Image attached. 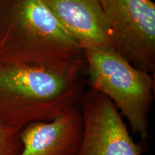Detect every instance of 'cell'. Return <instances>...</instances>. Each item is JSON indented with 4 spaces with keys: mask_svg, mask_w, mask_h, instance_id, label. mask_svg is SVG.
<instances>
[{
    "mask_svg": "<svg viewBox=\"0 0 155 155\" xmlns=\"http://www.w3.org/2000/svg\"><path fill=\"white\" fill-rule=\"evenodd\" d=\"M83 55L90 88L113 102L132 132L147 139L154 74L134 66L116 50L86 49Z\"/></svg>",
    "mask_w": 155,
    "mask_h": 155,
    "instance_id": "obj_3",
    "label": "cell"
},
{
    "mask_svg": "<svg viewBox=\"0 0 155 155\" xmlns=\"http://www.w3.org/2000/svg\"><path fill=\"white\" fill-rule=\"evenodd\" d=\"M21 129L0 119V155H19L22 150L19 138Z\"/></svg>",
    "mask_w": 155,
    "mask_h": 155,
    "instance_id": "obj_8",
    "label": "cell"
},
{
    "mask_svg": "<svg viewBox=\"0 0 155 155\" xmlns=\"http://www.w3.org/2000/svg\"><path fill=\"white\" fill-rule=\"evenodd\" d=\"M79 108L84 130L76 155H142L145 147L134 140L119 111L106 96L89 88Z\"/></svg>",
    "mask_w": 155,
    "mask_h": 155,
    "instance_id": "obj_5",
    "label": "cell"
},
{
    "mask_svg": "<svg viewBox=\"0 0 155 155\" xmlns=\"http://www.w3.org/2000/svg\"><path fill=\"white\" fill-rule=\"evenodd\" d=\"M84 57L44 0L0 2V63L45 64Z\"/></svg>",
    "mask_w": 155,
    "mask_h": 155,
    "instance_id": "obj_2",
    "label": "cell"
},
{
    "mask_svg": "<svg viewBox=\"0 0 155 155\" xmlns=\"http://www.w3.org/2000/svg\"><path fill=\"white\" fill-rule=\"evenodd\" d=\"M44 1L83 50H116L111 30L98 0Z\"/></svg>",
    "mask_w": 155,
    "mask_h": 155,
    "instance_id": "obj_7",
    "label": "cell"
},
{
    "mask_svg": "<svg viewBox=\"0 0 155 155\" xmlns=\"http://www.w3.org/2000/svg\"><path fill=\"white\" fill-rule=\"evenodd\" d=\"M80 108H73L49 121L32 122L19 131V155H76L83 137Z\"/></svg>",
    "mask_w": 155,
    "mask_h": 155,
    "instance_id": "obj_6",
    "label": "cell"
},
{
    "mask_svg": "<svg viewBox=\"0 0 155 155\" xmlns=\"http://www.w3.org/2000/svg\"><path fill=\"white\" fill-rule=\"evenodd\" d=\"M84 57L45 64L0 63V119L22 129L79 107Z\"/></svg>",
    "mask_w": 155,
    "mask_h": 155,
    "instance_id": "obj_1",
    "label": "cell"
},
{
    "mask_svg": "<svg viewBox=\"0 0 155 155\" xmlns=\"http://www.w3.org/2000/svg\"><path fill=\"white\" fill-rule=\"evenodd\" d=\"M2 1V0H0V2H1Z\"/></svg>",
    "mask_w": 155,
    "mask_h": 155,
    "instance_id": "obj_9",
    "label": "cell"
},
{
    "mask_svg": "<svg viewBox=\"0 0 155 155\" xmlns=\"http://www.w3.org/2000/svg\"><path fill=\"white\" fill-rule=\"evenodd\" d=\"M116 49L145 72L155 71V4L152 0H98Z\"/></svg>",
    "mask_w": 155,
    "mask_h": 155,
    "instance_id": "obj_4",
    "label": "cell"
}]
</instances>
